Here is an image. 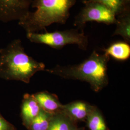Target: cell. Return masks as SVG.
<instances>
[{"mask_svg":"<svg viewBox=\"0 0 130 130\" xmlns=\"http://www.w3.org/2000/svg\"><path fill=\"white\" fill-rule=\"evenodd\" d=\"M45 68L44 63L28 56L20 39L14 40L0 49L1 78L28 84L34 75Z\"/></svg>","mask_w":130,"mask_h":130,"instance_id":"cell-1","label":"cell"},{"mask_svg":"<svg viewBox=\"0 0 130 130\" xmlns=\"http://www.w3.org/2000/svg\"><path fill=\"white\" fill-rule=\"evenodd\" d=\"M76 0H32L29 11L18 21L26 32H39L54 23L65 24Z\"/></svg>","mask_w":130,"mask_h":130,"instance_id":"cell-2","label":"cell"},{"mask_svg":"<svg viewBox=\"0 0 130 130\" xmlns=\"http://www.w3.org/2000/svg\"><path fill=\"white\" fill-rule=\"evenodd\" d=\"M109 60V56L106 54H100L93 51L88 58L78 65L57 66L47 71L62 78L86 82L93 91L98 92L108 84L107 71Z\"/></svg>","mask_w":130,"mask_h":130,"instance_id":"cell-3","label":"cell"},{"mask_svg":"<svg viewBox=\"0 0 130 130\" xmlns=\"http://www.w3.org/2000/svg\"><path fill=\"white\" fill-rule=\"evenodd\" d=\"M27 38L31 42L45 44L59 49L68 44L77 45L79 48L86 50L88 44V37L83 31L70 29L62 31L45 33H27Z\"/></svg>","mask_w":130,"mask_h":130,"instance_id":"cell-4","label":"cell"},{"mask_svg":"<svg viewBox=\"0 0 130 130\" xmlns=\"http://www.w3.org/2000/svg\"><path fill=\"white\" fill-rule=\"evenodd\" d=\"M84 6L75 17L74 25L83 31L86 24L89 21H95L107 25L115 24L116 15L105 5L96 2L83 1Z\"/></svg>","mask_w":130,"mask_h":130,"instance_id":"cell-5","label":"cell"},{"mask_svg":"<svg viewBox=\"0 0 130 130\" xmlns=\"http://www.w3.org/2000/svg\"><path fill=\"white\" fill-rule=\"evenodd\" d=\"M32 2V0H0V21H19L30 11Z\"/></svg>","mask_w":130,"mask_h":130,"instance_id":"cell-6","label":"cell"},{"mask_svg":"<svg viewBox=\"0 0 130 130\" xmlns=\"http://www.w3.org/2000/svg\"><path fill=\"white\" fill-rule=\"evenodd\" d=\"M41 107L33 94L26 93L24 95L21 107V118L22 123L27 129L33 120L39 114Z\"/></svg>","mask_w":130,"mask_h":130,"instance_id":"cell-7","label":"cell"},{"mask_svg":"<svg viewBox=\"0 0 130 130\" xmlns=\"http://www.w3.org/2000/svg\"><path fill=\"white\" fill-rule=\"evenodd\" d=\"M33 96L41 108L44 111L55 114L63 111V105L57 96L47 91L33 94Z\"/></svg>","mask_w":130,"mask_h":130,"instance_id":"cell-8","label":"cell"},{"mask_svg":"<svg viewBox=\"0 0 130 130\" xmlns=\"http://www.w3.org/2000/svg\"><path fill=\"white\" fill-rule=\"evenodd\" d=\"M93 106L83 101H77L63 105V111L75 121H80L86 120Z\"/></svg>","mask_w":130,"mask_h":130,"instance_id":"cell-9","label":"cell"},{"mask_svg":"<svg viewBox=\"0 0 130 130\" xmlns=\"http://www.w3.org/2000/svg\"><path fill=\"white\" fill-rule=\"evenodd\" d=\"M76 128V122L63 111L53 115L47 130H73Z\"/></svg>","mask_w":130,"mask_h":130,"instance_id":"cell-10","label":"cell"},{"mask_svg":"<svg viewBox=\"0 0 130 130\" xmlns=\"http://www.w3.org/2000/svg\"><path fill=\"white\" fill-rule=\"evenodd\" d=\"M116 28L112 36L120 35L126 42H130V9L116 16Z\"/></svg>","mask_w":130,"mask_h":130,"instance_id":"cell-11","label":"cell"},{"mask_svg":"<svg viewBox=\"0 0 130 130\" xmlns=\"http://www.w3.org/2000/svg\"><path fill=\"white\" fill-rule=\"evenodd\" d=\"M104 51L117 60H126L130 57V45L126 42H117L113 43Z\"/></svg>","mask_w":130,"mask_h":130,"instance_id":"cell-12","label":"cell"},{"mask_svg":"<svg viewBox=\"0 0 130 130\" xmlns=\"http://www.w3.org/2000/svg\"><path fill=\"white\" fill-rule=\"evenodd\" d=\"M86 120L90 130H109L101 113L95 106H93Z\"/></svg>","mask_w":130,"mask_h":130,"instance_id":"cell-13","label":"cell"},{"mask_svg":"<svg viewBox=\"0 0 130 130\" xmlns=\"http://www.w3.org/2000/svg\"><path fill=\"white\" fill-rule=\"evenodd\" d=\"M88 2H96L105 5L112 10L116 15L130 9V5L124 0H86Z\"/></svg>","mask_w":130,"mask_h":130,"instance_id":"cell-14","label":"cell"},{"mask_svg":"<svg viewBox=\"0 0 130 130\" xmlns=\"http://www.w3.org/2000/svg\"><path fill=\"white\" fill-rule=\"evenodd\" d=\"M53 115L41 108L39 114L32 121L28 130H47Z\"/></svg>","mask_w":130,"mask_h":130,"instance_id":"cell-15","label":"cell"},{"mask_svg":"<svg viewBox=\"0 0 130 130\" xmlns=\"http://www.w3.org/2000/svg\"><path fill=\"white\" fill-rule=\"evenodd\" d=\"M0 130H17L16 128L3 117L0 113Z\"/></svg>","mask_w":130,"mask_h":130,"instance_id":"cell-16","label":"cell"},{"mask_svg":"<svg viewBox=\"0 0 130 130\" xmlns=\"http://www.w3.org/2000/svg\"><path fill=\"white\" fill-rule=\"evenodd\" d=\"M84 130V128H76L74 130Z\"/></svg>","mask_w":130,"mask_h":130,"instance_id":"cell-17","label":"cell"},{"mask_svg":"<svg viewBox=\"0 0 130 130\" xmlns=\"http://www.w3.org/2000/svg\"><path fill=\"white\" fill-rule=\"evenodd\" d=\"M125 1L126 3H127V4L130 5V0H124Z\"/></svg>","mask_w":130,"mask_h":130,"instance_id":"cell-18","label":"cell"}]
</instances>
